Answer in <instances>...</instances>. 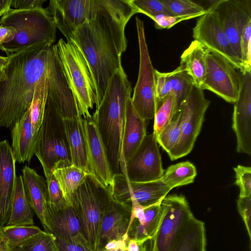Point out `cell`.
<instances>
[{
    "label": "cell",
    "instance_id": "5",
    "mask_svg": "<svg viewBox=\"0 0 251 251\" xmlns=\"http://www.w3.org/2000/svg\"><path fill=\"white\" fill-rule=\"evenodd\" d=\"M35 155L45 177L52 174L55 169L72 165L63 118L48 95Z\"/></svg>",
    "mask_w": 251,
    "mask_h": 251
},
{
    "label": "cell",
    "instance_id": "15",
    "mask_svg": "<svg viewBox=\"0 0 251 251\" xmlns=\"http://www.w3.org/2000/svg\"><path fill=\"white\" fill-rule=\"evenodd\" d=\"M100 0H50L47 9L56 26L68 40L72 34L96 15Z\"/></svg>",
    "mask_w": 251,
    "mask_h": 251
},
{
    "label": "cell",
    "instance_id": "12",
    "mask_svg": "<svg viewBox=\"0 0 251 251\" xmlns=\"http://www.w3.org/2000/svg\"><path fill=\"white\" fill-rule=\"evenodd\" d=\"M193 37L210 52L219 55L242 72L243 67L215 13L209 10L199 17L193 28Z\"/></svg>",
    "mask_w": 251,
    "mask_h": 251
},
{
    "label": "cell",
    "instance_id": "2",
    "mask_svg": "<svg viewBox=\"0 0 251 251\" xmlns=\"http://www.w3.org/2000/svg\"><path fill=\"white\" fill-rule=\"evenodd\" d=\"M56 54L55 45L42 43L7 55L6 77L0 81V127H12L29 110L37 85Z\"/></svg>",
    "mask_w": 251,
    "mask_h": 251
},
{
    "label": "cell",
    "instance_id": "29",
    "mask_svg": "<svg viewBox=\"0 0 251 251\" xmlns=\"http://www.w3.org/2000/svg\"><path fill=\"white\" fill-rule=\"evenodd\" d=\"M52 173L59 185L66 201L70 205L72 206L75 191L88 174L72 165L55 169Z\"/></svg>",
    "mask_w": 251,
    "mask_h": 251
},
{
    "label": "cell",
    "instance_id": "26",
    "mask_svg": "<svg viewBox=\"0 0 251 251\" xmlns=\"http://www.w3.org/2000/svg\"><path fill=\"white\" fill-rule=\"evenodd\" d=\"M168 251H206L204 223L194 215L192 217Z\"/></svg>",
    "mask_w": 251,
    "mask_h": 251
},
{
    "label": "cell",
    "instance_id": "53",
    "mask_svg": "<svg viewBox=\"0 0 251 251\" xmlns=\"http://www.w3.org/2000/svg\"><path fill=\"white\" fill-rule=\"evenodd\" d=\"M6 77L4 72L2 68H0V81L3 80Z\"/></svg>",
    "mask_w": 251,
    "mask_h": 251
},
{
    "label": "cell",
    "instance_id": "54",
    "mask_svg": "<svg viewBox=\"0 0 251 251\" xmlns=\"http://www.w3.org/2000/svg\"><path fill=\"white\" fill-rule=\"evenodd\" d=\"M124 251L125 250H123V249H111V250H105V251Z\"/></svg>",
    "mask_w": 251,
    "mask_h": 251
},
{
    "label": "cell",
    "instance_id": "31",
    "mask_svg": "<svg viewBox=\"0 0 251 251\" xmlns=\"http://www.w3.org/2000/svg\"><path fill=\"white\" fill-rule=\"evenodd\" d=\"M196 176L194 165L189 161H185L169 166L160 179L172 190L193 183Z\"/></svg>",
    "mask_w": 251,
    "mask_h": 251
},
{
    "label": "cell",
    "instance_id": "38",
    "mask_svg": "<svg viewBox=\"0 0 251 251\" xmlns=\"http://www.w3.org/2000/svg\"><path fill=\"white\" fill-rule=\"evenodd\" d=\"M47 185V206L59 209L69 205L66 201L59 185L52 174L46 177Z\"/></svg>",
    "mask_w": 251,
    "mask_h": 251
},
{
    "label": "cell",
    "instance_id": "50",
    "mask_svg": "<svg viewBox=\"0 0 251 251\" xmlns=\"http://www.w3.org/2000/svg\"><path fill=\"white\" fill-rule=\"evenodd\" d=\"M11 3L12 0H0V17L11 8Z\"/></svg>",
    "mask_w": 251,
    "mask_h": 251
},
{
    "label": "cell",
    "instance_id": "46",
    "mask_svg": "<svg viewBox=\"0 0 251 251\" xmlns=\"http://www.w3.org/2000/svg\"><path fill=\"white\" fill-rule=\"evenodd\" d=\"M45 0H12L11 6L16 10H28L43 7Z\"/></svg>",
    "mask_w": 251,
    "mask_h": 251
},
{
    "label": "cell",
    "instance_id": "40",
    "mask_svg": "<svg viewBox=\"0 0 251 251\" xmlns=\"http://www.w3.org/2000/svg\"><path fill=\"white\" fill-rule=\"evenodd\" d=\"M251 20L244 27L240 37V47L243 71H251Z\"/></svg>",
    "mask_w": 251,
    "mask_h": 251
},
{
    "label": "cell",
    "instance_id": "56",
    "mask_svg": "<svg viewBox=\"0 0 251 251\" xmlns=\"http://www.w3.org/2000/svg\"><path fill=\"white\" fill-rule=\"evenodd\" d=\"M124 251H127L126 250H125Z\"/></svg>",
    "mask_w": 251,
    "mask_h": 251
},
{
    "label": "cell",
    "instance_id": "41",
    "mask_svg": "<svg viewBox=\"0 0 251 251\" xmlns=\"http://www.w3.org/2000/svg\"><path fill=\"white\" fill-rule=\"evenodd\" d=\"M235 173V184L240 189L239 197H251V168L239 165L233 168Z\"/></svg>",
    "mask_w": 251,
    "mask_h": 251
},
{
    "label": "cell",
    "instance_id": "28",
    "mask_svg": "<svg viewBox=\"0 0 251 251\" xmlns=\"http://www.w3.org/2000/svg\"><path fill=\"white\" fill-rule=\"evenodd\" d=\"M34 225L32 210L25 194L22 176H20L16 178L11 201L9 216L6 225Z\"/></svg>",
    "mask_w": 251,
    "mask_h": 251
},
{
    "label": "cell",
    "instance_id": "3",
    "mask_svg": "<svg viewBox=\"0 0 251 251\" xmlns=\"http://www.w3.org/2000/svg\"><path fill=\"white\" fill-rule=\"evenodd\" d=\"M131 85L122 66L109 79L104 96L92 116L105 147L113 175L121 173L124 164L122 136L126 106Z\"/></svg>",
    "mask_w": 251,
    "mask_h": 251
},
{
    "label": "cell",
    "instance_id": "45",
    "mask_svg": "<svg viewBox=\"0 0 251 251\" xmlns=\"http://www.w3.org/2000/svg\"><path fill=\"white\" fill-rule=\"evenodd\" d=\"M58 251H92L88 245L74 241L56 239Z\"/></svg>",
    "mask_w": 251,
    "mask_h": 251
},
{
    "label": "cell",
    "instance_id": "20",
    "mask_svg": "<svg viewBox=\"0 0 251 251\" xmlns=\"http://www.w3.org/2000/svg\"><path fill=\"white\" fill-rule=\"evenodd\" d=\"M16 160L7 140L0 142V226L8 222L17 178Z\"/></svg>",
    "mask_w": 251,
    "mask_h": 251
},
{
    "label": "cell",
    "instance_id": "48",
    "mask_svg": "<svg viewBox=\"0 0 251 251\" xmlns=\"http://www.w3.org/2000/svg\"><path fill=\"white\" fill-rule=\"evenodd\" d=\"M128 241L124 240H112L108 242L101 251L109 250L111 249H121L126 250Z\"/></svg>",
    "mask_w": 251,
    "mask_h": 251
},
{
    "label": "cell",
    "instance_id": "39",
    "mask_svg": "<svg viewBox=\"0 0 251 251\" xmlns=\"http://www.w3.org/2000/svg\"><path fill=\"white\" fill-rule=\"evenodd\" d=\"M137 13H143L151 18L158 14L172 15L161 0H130Z\"/></svg>",
    "mask_w": 251,
    "mask_h": 251
},
{
    "label": "cell",
    "instance_id": "4",
    "mask_svg": "<svg viewBox=\"0 0 251 251\" xmlns=\"http://www.w3.org/2000/svg\"><path fill=\"white\" fill-rule=\"evenodd\" d=\"M0 25L13 27L16 31L14 39L0 48L7 55L34 44L53 45L56 40V27L47 8L16 10L11 8L1 17Z\"/></svg>",
    "mask_w": 251,
    "mask_h": 251
},
{
    "label": "cell",
    "instance_id": "22",
    "mask_svg": "<svg viewBox=\"0 0 251 251\" xmlns=\"http://www.w3.org/2000/svg\"><path fill=\"white\" fill-rule=\"evenodd\" d=\"M22 171L24 187L30 207L45 231L51 233L49 222L46 181L34 169L27 165Z\"/></svg>",
    "mask_w": 251,
    "mask_h": 251
},
{
    "label": "cell",
    "instance_id": "19",
    "mask_svg": "<svg viewBox=\"0 0 251 251\" xmlns=\"http://www.w3.org/2000/svg\"><path fill=\"white\" fill-rule=\"evenodd\" d=\"M51 233L56 240L88 245L80 218L73 206L54 209L48 206Z\"/></svg>",
    "mask_w": 251,
    "mask_h": 251
},
{
    "label": "cell",
    "instance_id": "44",
    "mask_svg": "<svg viewBox=\"0 0 251 251\" xmlns=\"http://www.w3.org/2000/svg\"><path fill=\"white\" fill-rule=\"evenodd\" d=\"M237 209L246 226L249 239L251 240V197H239Z\"/></svg>",
    "mask_w": 251,
    "mask_h": 251
},
{
    "label": "cell",
    "instance_id": "36",
    "mask_svg": "<svg viewBox=\"0 0 251 251\" xmlns=\"http://www.w3.org/2000/svg\"><path fill=\"white\" fill-rule=\"evenodd\" d=\"M176 102L172 94L169 95L160 104L154 117L153 133L156 136L171 121L176 112Z\"/></svg>",
    "mask_w": 251,
    "mask_h": 251
},
{
    "label": "cell",
    "instance_id": "25",
    "mask_svg": "<svg viewBox=\"0 0 251 251\" xmlns=\"http://www.w3.org/2000/svg\"><path fill=\"white\" fill-rule=\"evenodd\" d=\"M69 146L72 165L89 175L88 149L84 119L81 116L63 119Z\"/></svg>",
    "mask_w": 251,
    "mask_h": 251
},
{
    "label": "cell",
    "instance_id": "32",
    "mask_svg": "<svg viewBox=\"0 0 251 251\" xmlns=\"http://www.w3.org/2000/svg\"><path fill=\"white\" fill-rule=\"evenodd\" d=\"M168 76L171 83V94L176 102V113L188 96L194 83L180 64L175 70L168 73Z\"/></svg>",
    "mask_w": 251,
    "mask_h": 251
},
{
    "label": "cell",
    "instance_id": "10",
    "mask_svg": "<svg viewBox=\"0 0 251 251\" xmlns=\"http://www.w3.org/2000/svg\"><path fill=\"white\" fill-rule=\"evenodd\" d=\"M209 104L203 90L194 84L178 111L181 120V136L178 144L168 153L171 160L185 156L191 151Z\"/></svg>",
    "mask_w": 251,
    "mask_h": 251
},
{
    "label": "cell",
    "instance_id": "27",
    "mask_svg": "<svg viewBox=\"0 0 251 251\" xmlns=\"http://www.w3.org/2000/svg\"><path fill=\"white\" fill-rule=\"evenodd\" d=\"M209 51L201 43L193 40L180 57L182 65L194 84L201 88L206 72L207 56Z\"/></svg>",
    "mask_w": 251,
    "mask_h": 251
},
{
    "label": "cell",
    "instance_id": "35",
    "mask_svg": "<svg viewBox=\"0 0 251 251\" xmlns=\"http://www.w3.org/2000/svg\"><path fill=\"white\" fill-rule=\"evenodd\" d=\"M170 13L174 16H196L198 17L207 12L201 4L191 0H161Z\"/></svg>",
    "mask_w": 251,
    "mask_h": 251
},
{
    "label": "cell",
    "instance_id": "1",
    "mask_svg": "<svg viewBox=\"0 0 251 251\" xmlns=\"http://www.w3.org/2000/svg\"><path fill=\"white\" fill-rule=\"evenodd\" d=\"M136 13L130 0H100L95 17L79 26L68 40L86 61L95 87L96 107L109 79L122 66L121 55L127 47L125 26Z\"/></svg>",
    "mask_w": 251,
    "mask_h": 251
},
{
    "label": "cell",
    "instance_id": "18",
    "mask_svg": "<svg viewBox=\"0 0 251 251\" xmlns=\"http://www.w3.org/2000/svg\"><path fill=\"white\" fill-rule=\"evenodd\" d=\"M84 124L89 175L111 193L113 175L101 138L92 117L84 119Z\"/></svg>",
    "mask_w": 251,
    "mask_h": 251
},
{
    "label": "cell",
    "instance_id": "34",
    "mask_svg": "<svg viewBox=\"0 0 251 251\" xmlns=\"http://www.w3.org/2000/svg\"><path fill=\"white\" fill-rule=\"evenodd\" d=\"M181 136V120L179 111L176 112L170 123L156 136L157 143L168 153L178 144Z\"/></svg>",
    "mask_w": 251,
    "mask_h": 251
},
{
    "label": "cell",
    "instance_id": "24",
    "mask_svg": "<svg viewBox=\"0 0 251 251\" xmlns=\"http://www.w3.org/2000/svg\"><path fill=\"white\" fill-rule=\"evenodd\" d=\"M12 150L16 162L29 163L35 155L38 138L30 122L29 110L12 126Z\"/></svg>",
    "mask_w": 251,
    "mask_h": 251
},
{
    "label": "cell",
    "instance_id": "11",
    "mask_svg": "<svg viewBox=\"0 0 251 251\" xmlns=\"http://www.w3.org/2000/svg\"><path fill=\"white\" fill-rule=\"evenodd\" d=\"M164 170L155 135L146 134L140 145L121 168L130 181L145 182L160 179Z\"/></svg>",
    "mask_w": 251,
    "mask_h": 251
},
{
    "label": "cell",
    "instance_id": "13",
    "mask_svg": "<svg viewBox=\"0 0 251 251\" xmlns=\"http://www.w3.org/2000/svg\"><path fill=\"white\" fill-rule=\"evenodd\" d=\"M210 2L211 3L206 10H212L216 14L242 64L240 37L244 27L251 20V0H219Z\"/></svg>",
    "mask_w": 251,
    "mask_h": 251
},
{
    "label": "cell",
    "instance_id": "49",
    "mask_svg": "<svg viewBox=\"0 0 251 251\" xmlns=\"http://www.w3.org/2000/svg\"><path fill=\"white\" fill-rule=\"evenodd\" d=\"M0 251H11L8 241L3 233L2 226H0Z\"/></svg>",
    "mask_w": 251,
    "mask_h": 251
},
{
    "label": "cell",
    "instance_id": "23",
    "mask_svg": "<svg viewBox=\"0 0 251 251\" xmlns=\"http://www.w3.org/2000/svg\"><path fill=\"white\" fill-rule=\"evenodd\" d=\"M131 98H128L126 103L122 136V154L124 163L135 152L147 134V121L136 112L132 105Z\"/></svg>",
    "mask_w": 251,
    "mask_h": 251
},
{
    "label": "cell",
    "instance_id": "43",
    "mask_svg": "<svg viewBox=\"0 0 251 251\" xmlns=\"http://www.w3.org/2000/svg\"><path fill=\"white\" fill-rule=\"evenodd\" d=\"M196 17H198L196 16H176L166 14H158L152 17L151 19L154 22L155 28L162 29L170 28L180 22Z\"/></svg>",
    "mask_w": 251,
    "mask_h": 251
},
{
    "label": "cell",
    "instance_id": "16",
    "mask_svg": "<svg viewBox=\"0 0 251 251\" xmlns=\"http://www.w3.org/2000/svg\"><path fill=\"white\" fill-rule=\"evenodd\" d=\"M171 190L160 179L145 182L130 181L121 173L113 176L111 194L118 202L131 205L134 200L146 206L161 201Z\"/></svg>",
    "mask_w": 251,
    "mask_h": 251
},
{
    "label": "cell",
    "instance_id": "21",
    "mask_svg": "<svg viewBox=\"0 0 251 251\" xmlns=\"http://www.w3.org/2000/svg\"><path fill=\"white\" fill-rule=\"evenodd\" d=\"M131 210V205L118 202L112 197L102 221L99 251H101L105 245L111 240L128 241L126 233Z\"/></svg>",
    "mask_w": 251,
    "mask_h": 251
},
{
    "label": "cell",
    "instance_id": "33",
    "mask_svg": "<svg viewBox=\"0 0 251 251\" xmlns=\"http://www.w3.org/2000/svg\"><path fill=\"white\" fill-rule=\"evenodd\" d=\"M2 229L11 249L21 246L43 231L34 225H5Z\"/></svg>",
    "mask_w": 251,
    "mask_h": 251
},
{
    "label": "cell",
    "instance_id": "42",
    "mask_svg": "<svg viewBox=\"0 0 251 251\" xmlns=\"http://www.w3.org/2000/svg\"><path fill=\"white\" fill-rule=\"evenodd\" d=\"M155 91L158 108L162 101L171 94V83L168 73H161L155 70Z\"/></svg>",
    "mask_w": 251,
    "mask_h": 251
},
{
    "label": "cell",
    "instance_id": "52",
    "mask_svg": "<svg viewBox=\"0 0 251 251\" xmlns=\"http://www.w3.org/2000/svg\"><path fill=\"white\" fill-rule=\"evenodd\" d=\"M7 61V57L0 55V68L3 69V66Z\"/></svg>",
    "mask_w": 251,
    "mask_h": 251
},
{
    "label": "cell",
    "instance_id": "14",
    "mask_svg": "<svg viewBox=\"0 0 251 251\" xmlns=\"http://www.w3.org/2000/svg\"><path fill=\"white\" fill-rule=\"evenodd\" d=\"M205 76L201 87L222 98L226 101L234 103L240 86V74L228 61L213 53L207 56Z\"/></svg>",
    "mask_w": 251,
    "mask_h": 251
},
{
    "label": "cell",
    "instance_id": "7",
    "mask_svg": "<svg viewBox=\"0 0 251 251\" xmlns=\"http://www.w3.org/2000/svg\"><path fill=\"white\" fill-rule=\"evenodd\" d=\"M112 197L111 193L89 175L74 194L72 206L80 218L92 251H99L102 221Z\"/></svg>",
    "mask_w": 251,
    "mask_h": 251
},
{
    "label": "cell",
    "instance_id": "8",
    "mask_svg": "<svg viewBox=\"0 0 251 251\" xmlns=\"http://www.w3.org/2000/svg\"><path fill=\"white\" fill-rule=\"evenodd\" d=\"M162 217L155 234L142 244L144 251H168L179 233L194 216L183 195L166 196L161 203Z\"/></svg>",
    "mask_w": 251,
    "mask_h": 251
},
{
    "label": "cell",
    "instance_id": "51",
    "mask_svg": "<svg viewBox=\"0 0 251 251\" xmlns=\"http://www.w3.org/2000/svg\"><path fill=\"white\" fill-rule=\"evenodd\" d=\"M126 250L127 251H140V245L136 240L128 239Z\"/></svg>",
    "mask_w": 251,
    "mask_h": 251
},
{
    "label": "cell",
    "instance_id": "37",
    "mask_svg": "<svg viewBox=\"0 0 251 251\" xmlns=\"http://www.w3.org/2000/svg\"><path fill=\"white\" fill-rule=\"evenodd\" d=\"M16 248L20 251H58L55 237L52 233L45 231Z\"/></svg>",
    "mask_w": 251,
    "mask_h": 251
},
{
    "label": "cell",
    "instance_id": "55",
    "mask_svg": "<svg viewBox=\"0 0 251 251\" xmlns=\"http://www.w3.org/2000/svg\"><path fill=\"white\" fill-rule=\"evenodd\" d=\"M11 251H20L17 248H13L11 249Z\"/></svg>",
    "mask_w": 251,
    "mask_h": 251
},
{
    "label": "cell",
    "instance_id": "6",
    "mask_svg": "<svg viewBox=\"0 0 251 251\" xmlns=\"http://www.w3.org/2000/svg\"><path fill=\"white\" fill-rule=\"evenodd\" d=\"M61 66L83 119L92 117L90 109L96 102L91 75L84 57L71 41L60 38L55 44Z\"/></svg>",
    "mask_w": 251,
    "mask_h": 251
},
{
    "label": "cell",
    "instance_id": "9",
    "mask_svg": "<svg viewBox=\"0 0 251 251\" xmlns=\"http://www.w3.org/2000/svg\"><path fill=\"white\" fill-rule=\"evenodd\" d=\"M135 20L140 61L138 79L131 99L138 114L148 121L153 119L158 108L155 91V69L149 54L144 22L137 17Z\"/></svg>",
    "mask_w": 251,
    "mask_h": 251
},
{
    "label": "cell",
    "instance_id": "47",
    "mask_svg": "<svg viewBox=\"0 0 251 251\" xmlns=\"http://www.w3.org/2000/svg\"><path fill=\"white\" fill-rule=\"evenodd\" d=\"M14 28L0 25V48L4 44L12 41L16 35Z\"/></svg>",
    "mask_w": 251,
    "mask_h": 251
},
{
    "label": "cell",
    "instance_id": "30",
    "mask_svg": "<svg viewBox=\"0 0 251 251\" xmlns=\"http://www.w3.org/2000/svg\"><path fill=\"white\" fill-rule=\"evenodd\" d=\"M56 46V45H55ZM58 57L56 50L55 57L47 75L37 84L33 98L29 109L30 122L34 135L38 137L46 106L48 95L49 77L54 63Z\"/></svg>",
    "mask_w": 251,
    "mask_h": 251
},
{
    "label": "cell",
    "instance_id": "17",
    "mask_svg": "<svg viewBox=\"0 0 251 251\" xmlns=\"http://www.w3.org/2000/svg\"><path fill=\"white\" fill-rule=\"evenodd\" d=\"M240 74V86L234 105L232 126L236 137L237 152L251 155V71Z\"/></svg>",
    "mask_w": 251,
    "mask_h": 251
}]
</instances>
